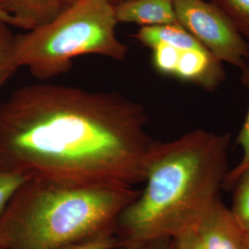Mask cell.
<instances>
[{
  "label": "cell",
  "instance_id": "obj_6",
  "mask_svg": "<svg viewBox=\"0 0 249 249\" xmlns=\"http://www.w3.org/2000/svg\"><path fill=\"white\" fill-rule=\"evenodd\" d=\"M204 249H244L247 231L221 198L215 201L195 226Z\"/></svg>",
  "mask_w": 249,
  "mask_h": 249
},
{
  "label": "cell",
  "instance_id": "obj_19",
  "mask_svg": "<svg viewBox=\"0 0 249 249\" xmlns=\"http://www.w3.org/2000/svg\"><path fill=\"white\" fill-rule=\"evenodd\" d=\"M0 21H3L7 24H9V26L14 27V20L13 18L9 16L7 13H5L3 10L0 9Z\"/></svg>",
  "mask_w": 249,
  "mask_h": 249
},
{
  "label": "cell",
  "instance_id": "obj_9",
  "mask_svg": "<svg viewBox=\"0 0 249 249\" xmlns=\"http://www.w3.org/2000/svg\"><path fill=\"white\" fill-rule=\"evenodd\" d=\"M113 8L117 23L142 27L179 24L173 0H124Z\"/></svg>",
  "mask_w": 249,
  "mask_h": 249
},
{
  "label": "cell",
  "instance_id": "obj_22",
  "mask_svg": "<svg viewBox=\"0 0 249 249\" xmlns=\"http://www.w3.org/2000/svg\"><path fill=\"white\" fill-rule=\"evenodd\" d=\"M0 249H5V248H4V247H3V246H2V245H1V244H0Z\"/></svg>",
  "mask_w": 249,
  "mask_h": 249
},
{
  "label": "cell",
  "instance_id": "obj_5",
  "mask_svg": "<svg viewBox=\"0 0 249 249\" xmlns=\"http://www.w3.org/2000/svg\"><path fill=\"white\" fill-rule=\"evenodd\" d=\"M178 23L221 62L242 70L249 60V43L211 1L173 0Z\"/></svg>",
  "mask_w": 249,
  "mask_h": 249
},
{
  "label": "cell",
  "instance_id": "obj_3",
  "mask_svg": "<svg viewBox=\"0 0 249 249\" xmlns=\"http://www.w3.org/2000/svg\"><path fill=\"white\" fill-rule=\"evenodd\" d=\"M140 191L29 178L0 216V244L6 249H58L89 239L116 229Z\"/></svg>",
  "mask_w": 249,
  "mask_h": 249
},
{
  "label": "cell",
  "instance_id": "obj_11",
  "mask_svg": "<svg viewBox=\"0 0 249 249\" xmlns=\"http://www.w3.org/2000/svg\"><path fill=\"white\" fill-rule=\"evenodd\" d=\"M241 82L249 90V60L241 70ZM237 144L240 147L242 156L239 162L233 168L229 170L223 187L231 188L241 173L249 166V108L237 136Z\"/></svg>",
  "mask_w": 249,
  "mask_h": 249
},
{
  "label": "cell",
  "instance_id": "obj_12",
  "mask_svg": "<svg viewBox=\"0 0 249 249\" xmlns=\"http://www.w3.org/2000/svg\"><path fill=\"white\" fill-rule=\"evenodd\" d=\"M10 27L0 21V89L19 70L14 60L13 43L15 36Z\"/></svg>",
  "mask_w": 249,
  "mask_h": 249
},
{
  "label": "cell",
  "instance_id": "obj_17",
  "mask_svg": "<svg viewBox=\"0 0 249 249\" xmlns=\"http://www.w3.org/2000/svg\"><path fill=\"white\" fill-rule=\"evenodd\" d=\"M170 249H204V248L193 228L173 237Z\"/></svg>",
  "mask_w": 249,
  "mask_h": 249
},
{
  "label": "cell",
  "instance_id": "obj_15",
  "mask_svg": "<svg viewBox=\"0 0 249 249\" xmlns=\"http://www.w3.org/2000/svg\"><path fill=\"white\" fill-rule=\"evenodd\" d=\"M29 178H31L22 172L0 166V216L18 187Z\"/></svg>",
  "mask_w": 249,
  "mask_h": 249
},
{
  "label": "cell",
  "instance_id": "obj_14",
  "mask_svg": "<svg viewBox=\"0 0 249 249\" xmlns=\"http://www.w3.org/2000/svg\"><path fill=\"white\" fill-rule=\"evenodd\" d=\"M231 20L235 29L249 41V0H209Z\"/></svg>",
  "mask_w": 249,
  "mask_h": 249
},
{
  "label": "cell",
  "instance_id": "obj_10",
  "mask_svg": "<svg viewBox=\"0 0 249 249\" xmlns=\"http://www.w3.org/2000/svg\"><path fill=\"white\" fill-rule=\"evenodd\" d=\"M135 38L150 49L158 45H169L176 48L204 47L179 24L141 27Z\"/></svg>",
  "mask_w": 249,
  "mask_h": 249
},
{
  "label": "cell",
  "instance_id": "obj_16",
  "mask_svg": "<svg viewBox=\"0 0 249 249\" xmlns=\"http://www.w3.org/2000/svg\"><path fill=\"white\" fill-rule=\"evenodd\" d=\"M118 244L119 240L116 236V229H112L103 231L89 239L71 244L58 249H111Z\"/></svg>",
  "mask_w": 249,
  "mask_h": 249
},
{
  "label": "cell",
  "instance_id": "obj_1",
  "mask_svg": "<svg viewBox=\"0 0 249 249\" xmlns=\"http://www.w3.org/2000/svg\"><path fill=\"white\" fill-rule=\"evenodd\" d=\"M140 103L116 91L38 83L0 103V166L77 185L143 183L155 143Z\"/></svg>",
  "mask_w": 249,
  "mask_h": 249
},
{
  "label": "cell",
  "instance_id": "obj_4",
  "mask_svg": "<svg viewBox=\"0 0 249 249\" xmlns=\"http://www.w3.org/2000/svg\"><path fill=\"white\" fill-rule=\"evenodd\" d=\"M117 24L107 0H76L45 25L15 36L14 60L18 69L27 68L40 80L68 71L80 55L123 60L128 46L117 37Z\"/></svg>",
  "mask_w": 249,
  "mask_h": 249
},
{
  "label": "cell",
  "instance_id": "obj_21",
  "mask_svg": "<svg viewBox=\"0 0 249 249\" xmlns=\"http://www.w3.org/2000/svg\"><path fill=\"white\" fill-rule=\"evenodd\" d=\"M107 2H109L111 5H113V6H115L116 4H118V3H120V2H122V1H124V0H107Z\"/></svg>",
  "mask_w": 249,
  "mask_h": 249
},
{
  "label": "cell",
  "instance_id": "obj_2",
  "mask_svg": "<svg viewBox=\"0 0 249 249\" xmlns=\"http://www.w3.org/2000/svg\"><path fill=\"white\" fill-rule=\"evenodd\" d=\"M231 136L195 129L152 147L139 196L119 215V243L173 238L195 228L221 198Z\"/></svg>",
  "mask_w": 249,
  "mask_h": 249
},
{
  "label": "cell",
  "instance_id": "obj_20",
  "mask_svg": "<svg viewBox=\"0 0 249 249\" xmlns=\"http://www.w3.org/2000/svg\"><path fill=\"white\" fill-rule=\"evenodd\" d=\"M244 249H249V232H247V234H246Z\"/></svg>",
  "mask_w": 249,
  "mask_h": 249
},
{
  "label": "cell",
  "instance_id": "obj_18",
  "mask_svg": "<svg viewBox=\"0 0 249 249\" xmlns=\"http://www.w3.org/2000/svg\"><path fill=\"white\" fill-rule=\"evenodd\" d=\"M171 241L170 237H160L133 243H119L111 249H170Z\"/></svg>",
  "mask_w": 249,
  "mask_h": 249
},
{
  "label": "cell",
  "instance_id": "obj_8",
  "mask_svg": "<svg viewBox=\"0 0 249 249\" xmlns=\"http://www.w3.org/2000/svg\"><path fill=\"white\" fill-rule=\"evenodd\" d=\"M76 0H0V9L14 20V27L31 31L57 17Z\"/></svg>",
  "mask_w": 249,
  "mask_h": 249
},
{
  "label": "cell",
  "instance_id": "obj_7",
  "mask_svg": "<svg viewBox=\"0 0 249 249\" xmlns=\"http://www.w3.org/2000/svg\"><path fill=\"white\" fill-rule=\"evenodd\" d=\"M173 77L213 90L223 83L225 72L223 63L205 47L179 48Z\"/></svg>",
  "mask_w": 249,
  "mask_h": 249
},
{
  "label": "cell",
  "instance_id": "obj_13",
  "mask_svg": "<svg viewBox=\"0 0 249 249\" xmlns=\"http://www.w3.org/2000/svg\"><path fill=\"white\" fill-rule=\"evenodd\" d=\"M231 211L242 228L249 232V166L234 182Z\"/></svg>",
  "mask_w": 249,
  "mask_h": 249
}]
</instances>
